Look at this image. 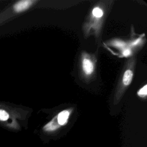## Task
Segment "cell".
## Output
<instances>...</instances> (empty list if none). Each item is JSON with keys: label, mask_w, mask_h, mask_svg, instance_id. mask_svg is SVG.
<instances>
[{"label": "cell", "mask_w": 147, "mask_h": 147, "mask_svg": "<svg viewBox=\"0 0 147 147\" xmlns=\"http://www.w3.org/2000/svg\"><path fill=\"white\" fill-rule=\"evenodd\" d=\"M82 67L84 72L86 75H90L94 69L93 64L88 59H84L82 62Z\"/></svg>", "instance_id": "7a4b0ae2"}, {"label": "cell", "mask_w": 147, "mask_h": 147, "mask_svg": "<svg viewBox=\"0 0 147 147\" xmlns=\"http://www.w3.org/2000/svg\"><path fill=\"white\" fill-rule=\"evenodd\" d=\"M92 14L96 17H100L103 15L102 10L99 7H95L92 10Z\"/></svg>", "instance_id": "8992f818"}, {"label": "cell", "mask_w": 147, "mask_h": 147, "mask_svg": "<svg viewBox=\"0 0 147 147\" xmlns=\"http://www.w3.org/2000/svg\"><path fill=\"white\" fill-rule=\"evenodd\" d=\"M69 115V112L67 110H64L60 112L57 116V123L60 126L64 125L68 119Z\"/></svg>", "instance_id": "3957f363"}, {"label": "cell", "mask_w": 147, "mask_h": 147, "mask_svg": "<svg viewBox=\"0 0 147 147\" xmlns=\"http://www.w3.org/2000/svg\"><path fill=\"white\" fill-rule=\"evenodd\" d=\"M146 86L145 85L144 87H142V88H141L140 90V91H138V94L140 95H146V92H147V90H146Z\"/></svg>", "instance_id": "52a82bcc"}, {"label": "cell", "mask_w": 147, "mask_h": 147, "mask_svg": "<svg viewBox=\"0 0 147 147\" xmlns=\"http://www.w3.org/2000/svg\"><path fill=\"white\" fill-rule=\"evenodd\" d=\"M132 78H133V72L130 69L126 70L123 76L122 82L123 84L125 86L129 85L131 82Z\"/></svg>", "instance_id": "277c9868"}, {"label": "cell", "mask_w": 147, "mask_h": 147, "mask_svg": "<svg viewBox=\"0 0 147 147\" xmlns=\"http://www.w3.org/2000/svg\"><path fill=\"white\" fill-rule=\"evenodd\" d=\"M9 118V114L5 110L0 109V121H6Z\"/></svg>", "instance_id": "5b68a950"}, {"label": "cell", "mask_w": 147, "mask_h": 147, "mask_svg": "<svg viewBox=\"0 0 147 147\" xmlns=\"http://www.w3.org/2000/svg\"><path fill=\"white\" fill-rule=\"evenodd\" d=\"M34 2L33 1L24 0L16 3L14 6V9L16 12H21L28 9Z\"/></svg>", "instance_id": "6da1fadb"}, {"label": "cell", "mask_w": 147, "mask_h": 147, "mask_svg": "<svg viewBox=\"0 0 147 147\" xmlns=\"http://www.w3.org/2000/svg\"><path fill=\"white\" fill-rule=\"evenodd\" d=\"M130 54V51L129 50H126L123 52V55H125V56H127Z\"/></svg>", "instance_id": "ba28073f"}]
</instances>
